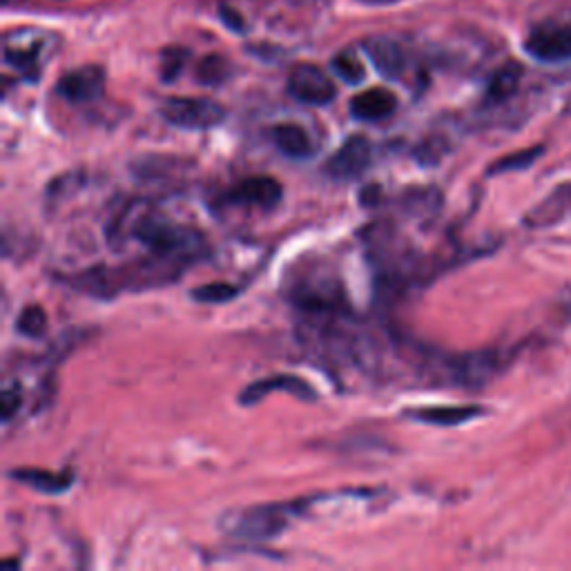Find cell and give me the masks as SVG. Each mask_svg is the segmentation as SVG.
<instances>
[{
    "mask_svg": "<svg viewBox=\"0 0 571 571\" xmlns=\"http://www.w3.org/2000/svg\"><path fill=\"white\" fill-rule=\"evenodd\" d=\"M107 240L114 246L135 240L152 255L182 259L186 264H195L208 253L206 240L199 231L175 223L143 201H132L124 208V212L109 225Z\"/></svg>",
    "mask_w": 571,
    "mask_h": 571,
    "instance_id": "1",
    "label": "cell"
},
{
    "mask_svg": "<svg viewBox=\"0 0 571 571\" xmlns=\"http://www.w3.org/2000/svg\"><path fill=\"white\" fill-rule=\"evenodd\" d=\"M311 498H302L295 502H275V504H257L244 511H235L231 518H225V532L244 538V540H270L277 538L293 518L311 504Z\"/></svg>",
    "mask_w": 571,
    "mask_h": 571,
    "instance_id": "2",
    "label": "cell"
},
{
    "mask_svg": "<svg viewBox=\"0 0 571 571\" xmlns=\"http://www.w3.org/2000/svg\"><path fill=\"white\" fill-rule=\"evenodd\" d=\"M161 117L182 130H212L225 121V109L203 96H170L161 103Z\"/></svg>",
    "mask_w": 571,
    "mask_h": 571,
    "instance_id": "3",
    "label": "cell"
},
{
    "mask_svg": "<svg viewBox=\"0 0 571 571\" xmlns=\"http://www.w3.org/2000/svg\"><path fill=\"white\" fill-rule=\"evenodd\" d=\"M525 51L538 63H547V66L569 63L571 61V27L556 25V23L536 25L525 40Z\"/></svg>",
    "mask_w": 571,
    "mask_h": 571,
    "instance_id": "4",
    "label": "cell"
},
{
    "mask_svg": "<svg viewBox=\"0 0 571 571\" xmlns=\"http://www.w3.org/2000/svg\"><path fill=\"white\" fill-rule=\"evenodd\" d=\"M373 161V148L366 137L356 135L349 137L324 165V173L337 182H351L362 177L371 167Z\"/></svg>",
    "mask_w": 571,
    "mask_h": 571,
    "instance_id": "5",
    "label": "cell"
},
{
    "mask_svg": "<svg viewBox=\"0 0 571 571\" xmlns=\"http://www.w3.org/2000/svg\"><path fill=\"white\" fill-rule=\"evenodd\" d=\"M289 94L304 105H328L335 101V83L317 66H298L289 77Z\"/></svg>",
    "mask_w": 571,
    "mask_h": 571,
    "instance_id": "6",
    "label": "cell"
},
{
    "mask_svg": "<svg viewBox=\"0 0 571 571\" xmlns=\"http://www.w3.org/2000/svg\"><path fill=\"white\" fill-rule=\"evenodd\" d=\"M233 206L244 208H259V210H272L283 199V186L275 177L257 175L240 182L225 197Z\"/></svg>",
    "mask_w": 571,
    "mask_h": 571,
    "instance_id": "7",
    "label": "cell"
},
{
    "mask_svg": "<svg viewBox=\"0 0 571 571\" xmlns=\"http://www.w3.org/2000/svg\"><path fill=\"white\" fill-rule=\"evenodd\" d=\"M103 92H105V72L98 66H85L72 70L59 81V85H56V94L74 105L92 103L101 98Z\"/></svg>",
    "mask_w": 571,
    "mask_h": 571,
    "instance_id": "8",
    "label": "cell"
},
{
    "mask_svg": "<svg viewBox=\"0 0 571 571\" xmlns=\"http://www.w3.org/2000/svg\"><path fill=\"white\" fill-rule=\"evenodd\" d=\"M275 391H283V393H289V395H295L298 399H304V403H313V399H317L315 388L306 380L286 373V375H272V377H264V380H257V382L248 384L242 391V395H240V403L244 407H253V405L261 403L264 397H268Z\"/></svg>",
    "mask_w": 571,
    "mask_h": 571,
    "instance_id": "9",
    "label": "cell"
},
{
    "mask_svg": "<svg viewBox=\"0 0 571 571\" xmlns=\"http://www.w3.org/2000/svg\"><path fill=\"white\" fill-rule=\"evenodd\" d=\"M364 51L371 59V63L375 66V70L384 77V79H399L407 70V56L405 49L399 47L395 40L384 38V36H375L364 40Z\"/></svg>",
    "mask_w": 571,
    "mask_h": 571,
    "instance_id": "10",
    "label": "cell"
},
{
    "mask_svg": "<svg viewBox=\"0 0 571 571\" xmlns=\"http://www.w3.org/2000/svg\"><path fill=\"white\" fill-rule=\"evenodd\" d=\"M571 214V182L556 186L540 203H536L527 217L525 223L529 228H549L560 223Z\"/></svg>",
    "mask_w": 571,
    "mask_h": 571,
    "instance_id": "11",
    "label": "cell"
},
{
    "mask_svg": "<svg viewBox=\"0 0 571 571\" xmlns=\"http://www.w3.org/2000/svg\"><path fill=\"white\" fill-rule=\"evenodd\" d=\"M395 107H397L395 94L384 90V88L366 90L351 101V114L358 121H366V124L388 119L391 114L395 112Z\"/></svg>",
    "mask_w": 571,
    "mask_h": 571,
    "instance_id": "12",
    "label": "cell"
},
{
    "mask_svg": "<svg viewBox=\"0 0 571 571\" xmlns=\"http://www.w3.org/2000/svg\"><path fill=\"white\" fill-rule=\"evenodd\" d=\"M485 413L482 407L467 405V407H424V409H409L405 416L433 427H461L465 422H471Z\"/></svg>",
    "mask_w": 571,
    "mask_h": 571,
    "instance_id": "13",
    "label": "cell"
},
{
    "mask_svg": "<svg viewBox=\"0 0 571 571\" xmlns=\"http://www.w3.org/2000/svg\"><path fill=\"white\" fill-rule=\"evenodd\" d=\"M10 478L38 491L45 496L66 493L74 485V476L70 471H47V469H14Z\"/></svg>",
    "mask_w": 571,
    "mask_h": 571,
    "instance_id": "14",
    "label": "cell"
},
{
    "mask_svg": "<svg viewBox=\"0 0 571 571\" xmlns=\"http://www.w3.org/2000/svg\"><path fill=\"white\" fill-rule=\"evenodd\" d=\"M270 139L281 154L291 156V159H306L313 154V141H311L308 132L295 124L275 126L270 130Z\"/></svg>",
    "mask_w": 571,
    "mask_h": 571,
    "instance_id": "15",
    "label": "cell"
},
{
    "mask_svg": "<svg viewBox=\"0 0 571 571\" xmlns=\"http://www.w3.org/2000/svg\"><path fill=\"white\" fill-rule=\"evenodd\" d=\"M521 79H523V68H521L518 63H506V66H502V68L489 79L487 94H485V103L496 105V103H502V101L511 98L513 94H516V90H518V85H521Z\"/></svg>",
    "mask_w": 571,
    "mask_h": 571,
    "instance_id": "16",
    "label": "cell"
},
{
    "mask_svg": "<svg viewBox=\"0 0 571 571\" xmlns=\"http://www.w3.org/2000/svg\"><path fill=\"white\" fill-rule=\"evenodd\" d=\"M231 74H233L231 63H228V59H223V56H219V54L203 56L197 66V81L201 85H210V88L221 85L231 79Z\"/></svg>",
    "mask_w": 571,
    "mask_h": 571,
    "instance_id": "17",
    "label": "cell"
},
{
    "mask_svg": "<svg viewBox=\"0 0 571 571\" xmlns=\"http://www.w3.org/2000/svg\"><path fill=\"white\" fill-rule=\"evenodd\" d=\"M38 43H32L30 47L8 45L5 47V59L10 66H14L23 77L30 81L38 79Z\"/></svg>",
    "mask_w": 571,
    "mask_h": 571,
    "instance_id": "18",
    "label": "cell"
},
{
    "mask_svg": "<svg viewBox=\"0 0 571 571\" xmlns=\"http://www.w3.org/2000/svg\"><path fill=\"white\" fill-rule=\"evenodd\" d=\"M240 295V289L233 283H225V281H214V283H203L199 289H195L190 293V298L199 304H225V302H233Z\"/></svg>",
    "mask_w": 571,
    "mask_h": 571,
    "instance_id": "19",
    "label": "cell"
},
{
    "mask_svg": "<svg viewBox=\"0 0 571 571\" xmlns=\"http://www.w3.org/2000/svg\"><path fill=\"white\" fill-rule=\"evenodd\" d=\"M16 330L23 337L30 339H40L47 333V313L43 311V306L38 304H30L21 311L19 319H16Z\"/></svg>",
    "mask_w": 571,
    "mask_h": 571,
    "instance_id": "20",
    "label": "cell"
},
{
    "mask_svg": "<svg viewBox=\"0 0 571 571\" xmlns=\"http://www.w3.org/2000/svg\"><path fill=\"white\" fill-rule=\"evenodd\" d=\"M333 72L349 85H358L364 81L366 70L364 63L358 59L353 51H341L333 59Z\"/></svg>",
    "mask_w": 571,
    "mask_h": 571,
    "instance_id": "21",
    "label": "cell"
},
{
    "mask_svg": "<svg viewBox=\"0 0 571 571\" xmlns=\"http://www.w3.org/2000/svg\"><path fill=\"white\" fill-rule=\"evenodd\" d=\"M543 152V148H532V150H523V152H516V154H509V156H502L498 159L491 167H489V175H500V173H513V170H523V167H529L538 154Z\"/></svg>",
    "mask_w": 571,
    "mask_h": 571,
    "instance_id": "22",
    "label": "cell"
},
{
    "mask_svg": "<svg viewBox=\"0 0 571 571\" xmlns=\"http://www.w3.org/2000/svg\"><path fill=\"white\" fill-rule=\"evenodd\" d=\"M188 61V49H182V47H167L163 54H161V79L165 83H173L184 66Z\"/></svg>",
    "mask_w": 571,
    "mask_h": 571,
    "instance_id": "23",
    "label": "cell"
},
{
    "mask_svg": "<svg viewBox=\"0 0 571 571\" xmlns=\"http://www.w3.org/2000/svg\"><path fill=\"white\" fill-rule=\"evenodd\" d=\"M21 403H23V395H21V388L16 384L8 386L3 391V395H0V411H3L5 422H10L19 413Z\"/></svg>",
    "mask_w": 571,
    "mask_h": 571,
    "instance_id": "24",
    "label": "cell"
},
{
    "mask_svg": "<svg viewBox=\"0 0 571 571\" xmlns=\"http://www.w3.org/2000/svg\"><path fill=\"white\" fill-rule=\"evenodd\" d=\"M221 21L228 25V30H235V32H244V19L240 16L237 10L231 8H221Z\"/></svg>",
    "mask_w": 571,
    "mask_h": 571,
    "instance_id": "25",
    "label": "cell"
},
{
    "mask_svg": "<svg viewBox=\"0 0 571 571\" xmlns=\"http://www.w3.org/2000/svg\"><path fill=\"white\" fill-rule=\"evenodd\" d=\"M364 3H371V5H388V3H395V0H364Z\"/></svg>",
    "mask_w": 571,
    "mask_h": 571,
    "instance_id": "26",
    "label": "cell"
}]
</instances>
